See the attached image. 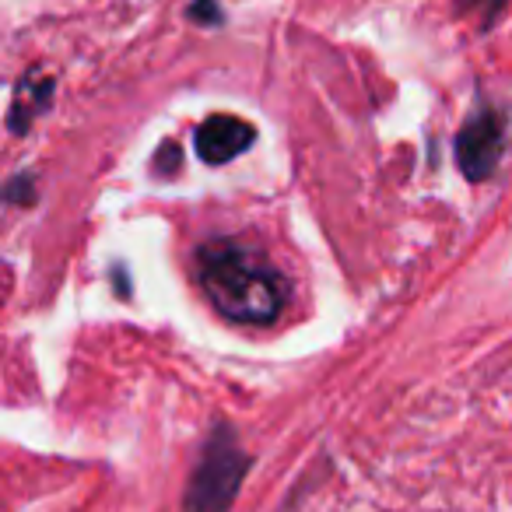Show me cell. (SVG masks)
I'll use <instances>...</instances> for the list:
<instances>
[{
  "mask_svg": "<svg viewBox=\"0 0 512 512\" xmlns=\"http://www.w3.org/2000/svg\"><path fill=\"white\" fill-rule=\"evenodd\" d=\"M193 278L221 320L235 327H274L292 302V281L271 256L242 239H207L193 253Z\"/></svg>",
  "mask_w": 512,
  "mask_h": 512,
  "instance_id": "obj_1",
  "label": "cell"
},
{
  "mask_svg": "<svg viewBox=\"0 0 512 512\" xmlns=\"http://www.w3.org/2000/svg\"><path fill=\"white\" fill-rule=\"evenodd\" d=\"M253 456L246 453L239 432L228 421H214L200 442L197 463L183 491V512H228L246 481Z\"/></svg>",
  "mask_w": 512,
  "mask_h": 512,
  "instance_id": "obj_2",
  "label": "cell"
},
{
  "mask_svg": "<svg viewBox=\"0 0 512 512\" xmlns=\"http://www.w3.org/2000/svg\"><path fill=\"white\" fill-rule=\"evenodd\" d=\"M505 144H509V116L491 106V102H481L463 120V127L456 130V141H453L456 169L470 183H488L498 172V165H502Z\"/></svg>",
  "mask_w": 512,
  "mask_h": 512,
  "instance_id": "obj_3",
  "label": "cell"
},
{
  "mask_svg": "<svg viewBox=\"0 0 512 512\" xmlns=\"http://www.w3.org/2000/svg\"><path fill=\"white\" fill-rule=\"evenodd\" d=\"M256 144V127L242 116L232 113H214L204 123H197L193 130V148L204 165H225L235 162L239 155H246Z\"/></svg>",
  "mask_w": 512,
  "mask_h": 512,
  "instance_id": "obj_4",
  "label": "cell"
},
{
  "mask_svg": "<svg viewBox=\"0 0 512 512\" xmlns=\"http://www.w3.org/2000/svg\"><path fill=\"white\" fill-rule=\"evenodd\" d=\"M53 92H57V81L43 78V74H25L15 85L8 106V130L11 134H29L32 123L53 106Z\"/></svg>",
  "mask_w": 512,
  "mask_h": 512,
  "instance_id": "obj_5",
  "label": "cell"
},
{
  "mask_svg": "<svg viewBox=\"0 0 512 512\" xmlns=\"http://www.w3.org/2000/svg\"><path fill=\"white\" fill-rule=\"evenodd\" d=\"M36 176L32 172H15L4 186V204L8 207H32L36 204Z\"/></svg>",
  "mask_w": 512,
  "mask_h": 512,
  "instance_id": "obj_6",
  "label": "cell"
},
{
  "mask_svg": "<svg viewBox=\"0 0 512 512\" xmlns=\"http://www.w3.org/2000/svg\"><path fill=\"white\" fill-rule=\"evenodd\" d=\"M505 8H509V0H460V4H456V11H460V15H474L481 29H491V25L502 18Z\"/></svg>",
  "mask_w": 512,
  "mask_h": 512,
  "instance_id": "obj_7",
  "label": "cell"
},
{
  "mask_svg": "<svg viewBox=\"0 0 512 512\" xmlns=\"http://www.w3.org/2000/svg\"><path fill=\"white\" fill-rule=\"evenodd\" d=\"M179 169H183V151H179V144L162 141L155 151V158H151V172H155L158 179H172Z\"/></svg>",
  "mask_w": 512,
  "mask_h": 512,
  "instance_id": "obj_8",
  "label": "cell"
},
{
  "mask_svg": "<svg viewBox=\"0 0 512 512\" xmlns=\"http://www.w3.org/2000/svg\"><path fill=\"white\" fill-rule=\"evenodd\" d=\"M186 15H190L197 25H207V29H214V25L225 22V11L218 8V0H193Z\"/></svg>",
  "mask_w": 512,
  "mask_h": 512,
  "instance_id": "obj_9",
  "label": "cell"
}]
</instances>
